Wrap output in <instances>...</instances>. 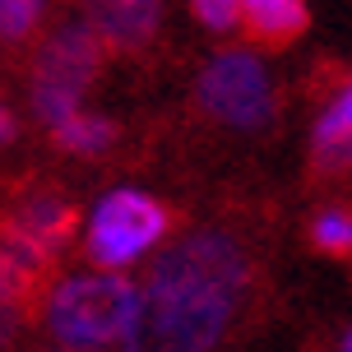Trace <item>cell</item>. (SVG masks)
<instances>
[{
  "label": "cell",
  "mask_w": 352,
  "mask_h": 352,
  "mask_svg": "<svg viewBox=\"0 0 352 352\" xmlns=\"http://www.w3.org/2000/svg\"><path fill=\"white\" fill-rule=\"evenodd\" d=\"M246 283L250 260L228 232H195L176 241L148 269L125 352H209L228 334Z\"/></svg>",
  "instance_id": "1"
},
{
  "label": "cell",
  "mask_w": 352,
  "mask_h": 352,
  "mask_svg": "<svg viewBox=\"0 0 352 352\" xmlns=\"http://www.w3.org/2000/svg\"><path fill=\"white\" fill-rule=\"evenodd\" d=\"M135 311H140L135 283L111 278V274H84V278H70L52 292L47 324H52L70 348H84V343H116V338L130 334Z\"/></svg>",
  "instance_id": "2"
},
{
  "label": "cell",
  "mask_w": 352,
  "mask_h": 352,
  "mask_svg": "<svg viewBox=\"0 0 352 352\" xmlns=\"http://www.w3.org/2000/svg\"><path fill=\"white\" fill-rule=\"evenodd\" d=\"M102 37L88 23H65L60 33L37 52L33 65V107L47 125H60L65 116L79 111V93H84L98 70H102Z\"/></svg>",
  "instance_id": "3"
},
{
  "label": "cell",
  "mask_w": 352,
  "mask_h": 352,
  "mask_svg": "<svg viewBox=\"0 0 352 352\" xmlns=\"http://www.w3.org/2000/svg\"><path fill=\"white\" fill-rule=\"evenodd\" d=\"M199 107L232 130H264L274 121V84L260 56L246 47L213 56L209 70L199 74Z\"/></svg>",
  "instance_id": "4"
},
{
  "label": "cell",
  "mask_w": 352,
  "mask_h": 352,
  "mask_svg": "<svg viewBox=\"0 0 352 352\" xmlns=\"http://www.w3.org/2000/svg\"><path fill=\"white\" fill-rule=\"evenodd\" d=\"M167 228H172V213L162 209L153 195L116 190V195H107L102 204H98V213H93L88 255L102 264V269H116V264L140 260L153 241H162Z\"/></svg>",
  "instance_id": "5"
},
{
  "label": "cell",
  "mask_w": 352,
  "mask_h": 352,
  "mask_svg": "<svg viewBox=\"0 0 352 352\" xmlns=\"http://www.w3.org/2000/svg\"><path fill=\"white\" fill-rule=\"evenodd\" d=\"M84 10H88V28L102 37V47L140 52L158 33L162 0H84Z\"/></svg>",
  "instance_id": "6"
},
{
  "label": "cell",
  "mask_w": 352,
  "mask_h": 352,
  "mask_svg": "<svg viewBox=\"0 0 352 352\" xmlns=\"http://www.w3.org/2000/svg\"><path fill=\"white\" fill-rule=\"evenodd\" d=\"M241 23L255 47L283 52L306 33L311 14H306V0H241Z\"/></svg>",
  "instance_id": "7"
},
{
  "label": "cell",
  "mask_w": 352,
  "mask_h": 352,
  "mask_svg": "<svg viewBox=\"0 0 352 352\" xmlns=\"http://www.w3.org/2000/svg\"><path fill=\"white\" fill-rule=\"evenodd\" d=\"M316 167L320 172H352V84L334 98V107L316 125Z\"/></svg>",
  "instance_id": "8"
},
{
  "label": "cell",
  "mask_w": 352,
  "mask_h": 352,
  "mask_svg": "<svg viewBox=\"0 0 352 352\" xmlns=\"http://www.w3.org/2000/svg\"><path fill=\"white\" fill-rule=\"evenodd\" d=\"M116 135V125L102 121V116H88V111H74L60 125H52V140L65 148V153H102Z\"/></svg>",
  "instance_id": "9"
},
{
  "label": "cell",
  "mask_w": 352,
  "mask_h": 352,
  "mask_svg": "<svg viewBox=\"0 0 352 352\" xmlns=\"http://www.w3.org/2000/svg\"><path fill=\"white\" fill-rule=\"evenodd\" d=\"M311 246L334 260H352V209H324L311 223Z\"/></svg>",
  "instance_id": "10"
},
{
  "label": "cell",
  "mask_w": 352,
  "mask_h": 352,
  "mask_svg": "<svg viewBox=\"0 0 352 352\" xmlns=\"http://www.w3.org/2000/svg\"><path fill=\"white\" fill-rule=\"evenodd\" d=\"M47 10V0H0V37L19 42L37 28V19Z\"/></svg>",
  "instance_id": "11"
},
{
  "label": "cell",
  "mask_w": 352,
  "mask_h": 352,
  "mask_svg": "<svg viewBox=\"0 0 352 352\" xmlns=\"http://www.w3.org/2000/svg\"><path fill=\"white\" fill-rule=\"evenodd\" d=\"M195 10V19L204 23V28H213V33H228L232 23L241 19V0H186Z\"/></svg>",
  "instance_id": "12"
},
{
  "label": "cell",
  "mask_w": 352,
  "mask_h": 352,
  "mask_svg": "<svg viewBox=\"0 0 352 352\" xmlns=\"http://www.w3.org/2000/svg\"><path fill=\"white\" fill-rule=\"evenodd\" d=\"M19 311H23V306H10V301H0V343H5V338L19 329Z\"/></svg>",
  "instance_id": "13"
},
{
  "label": "cell",
  "mask_w": 352,
  "mask_h": 352,
  "mask_svg": "<svg viewBox=\"0 0 352 352\" xmlns=\"http://www.w3.org/2000/svg\"><path fill=\"white\" fill-rule=\"evenodd\" d=\"M5 140H14V116L0 107V144H5Z\"/></svg>",
  "instance_id": "14"
},
{
  "label": "cell",
  "mask_w": 352,
  "mask_h": 352,
  "mask_svg": "<svg viewBox=\"0 0 352 352\" xmlns=\"http://www.w3.org/2000/svg\"><path fill=\"white\" fill-rule=\"evenodd\" d=\"M343 352H352V329H348V338H343Z\"/></svg>",
  "instance_id": "15"
},
{
  "label": "cell",
  "mask_w": 352,
  "mask_h": 352,
  "mask_svg": "<svg viewBox=\"0 0 352 352\" xmlns=\"http://www.w3.org/2000/svg\"><path fill=\"white\" fill-rule=\"evenodd\" d=\"M65 352H79V348H65Z\"/></svg>",
  "instance_id": "16"
}]
</instances>
